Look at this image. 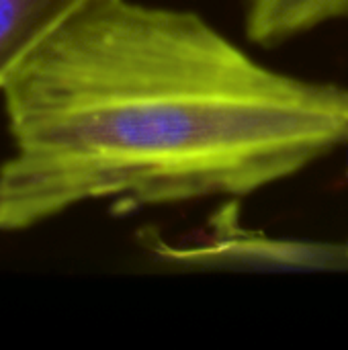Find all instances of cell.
I'll list each match as a JSON object with an SVG mask.
<instances>
[{
	"mask_svg": "<svg viewBox=\"0 0 348 350\" xmlns=\"http://www.w3.org/2000/svg\"><path fill=\"white\" fill-rule=\"evenodd\" d=\"M0 232L76 205L246 197L348 150V88L260 64L193 10L92 0L2 88Z\"/></svg>",
	"mask_w": 348,
	"mask_h": 350,
	"instance_id": "obj_1",
	"label": "cell"
},
{
	"mask_svg": "<svg viewBox=\"0 0 348 350\" xmlns=\"http://www.w3.org/2000/svg\"><path fill=\"white\" fill-rule=\"evenodd\" d=\"M92 0H0V92L23 59Z\"/></svg>",
	"mask_w": 348,
	"mask_h": 350,
	"instance_id": "obj_2",
	"label": "cell"
},
{
	"mask_svg": "<svg viewBox=\"0 0 348 350\" xmlns=\"http://www.w3.org/2000/svg\"><path fill=\"white\" fill-rule=\"evenodd\" d=\"M345 18L348 0H246L244 29L252 43L277 47Z\"/></svg>",
	"mask_w": 348,
	"mask_h": 350,
	"instance_id": "obj_3",
	"label": "cell"
}]
</instances>
